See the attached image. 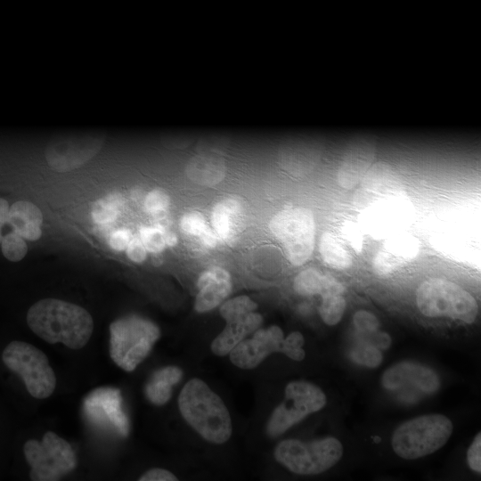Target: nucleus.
Instances as JSON below:
<instances>
[{
  "label": "nucleus",
  "instance_id": "20e7f679",
  "mask_svg": "<svg viewBox=\"0 0 481 481\" xmlns=\"http://www.w3.org/2000/svg\"><path fill=\"white\" fill-rule=\"evenodd\" d=\"M160 337L159 327L151 320L129 314L110 325V355L122 370L133 371L149 355Z\"/></svg>",
  "mask_w": 481,
  "mask_h": 481
},
{
  "label": "nucleus",
  "instance_id": "4c0bfd02",
  "mask_svg": "<svg viewBox=\"0 0 481 481\" xmlns=\"http://www.w3.org/2000/svg\"><path fill=\"white\" fill-rule=\"evenodd\" d=\"M126 256L135 263H143L147 257V250L140 237H132L126 249Z\"/></svg>",
  "mask_w": 481,
  "mask_h": 481
},
{
  "label": "nucleus",
  "instance_id": "473e14b6",
  "mask_svg": "<svg viewBox=\"0 0 481 481\" xmlns=\"http://www.w3.org/2000/svg\"><path fill=\"white\" fill-rule=\"evenodd\" d=\"M208 227L209 226L207 224L205 217L199 211L185 213L180 219V228L185 234L188 235L199 237Z\"/></svg>",
  "mask_w": 481,
  "mask_h": 481
},
{
  "label": "nucleus",
  "instance_id": "a19ab883",
  "mask_svg": "<svg viewBox=\"0 0 481 481\" xmlns=\"http://www.w3.org/2000/svg\"><path fill=\"white\" fill-rule=\"evenodd\" d=\"M163 143L168 147H184L188 140L184 135L167 134L162 136Z\"/></svg>",
  "mask_w": 481,
  "mask_h": 481
},
{
  "label": "nucleus",
  "instance_id": "9b49d317",
  "mask_svg": "<svg viewBox=\"0 0 481 481\" xmlns=\"http://www.w3.org/2000/svg\"><path fill=\"white\" fill-rule=\"evenodd\" d=\"M327 403L323 391L306 380H293L284 390V400L272 412L266 426L267 435L276 437L306 416L320 411Z\"/></svg>",
  "mask_w": 481,
  "mask_h": 481
},
{
  "label": "nucleus",
  "instance_id": "5701e85b",
  "mask_svg": "<svg viewBox=\"0 0 481 481\" xmlns=\"http://www.w3.org/2000/svg\"><path fill=\"white\" fill-rule=\"evenodd\" d=\"M185 172L200 184H215L224 177L225 163L218 153L200 152L188 161Z\"/></svg>",
  "mask_w": 481,
  "mask_h": 481
},
{
  "label": "nucleus",
  "instance_id": "f3484780",
  "mask_svg": "<svg viewBox=\"0 0 481 481\" xmlns=\"http://www.w3.org/2000/svg\"><path fill=\"white\" fill-rule=\"evenodd\" d=\"M242 206L234 198L218 201L211 212V224L218 240L232 244L241 231Z\"/></svg>",
  "mask_w": 481,
  "mask_h": 481
},
{
  "label": "nucleus",
  "instance_id": "f704fd0d",
  "mask_svg": "<svg viewBox=\"0 0 481 481\" xmlns=\"http://www.w3.org/2000/svg\"><path fill=\"white\" fill-rule=\"evenodd\" d=\"M353 323L356 332H366L378 330L379 322L378 318L370 311L358 310L353 316Z\"/></svg>",
  "mask_w": 481,
  "mask_h": 481
},
{
  "label": "nucleus",
  "instance_id": "f8f14e48",
  "mask_svg": "<svg viewBox=\"0 0 481 481\" xmlns=\"http://www.w3.org/2000/svg\"><path fill=\"white\" fill-rule=\"evenodd\" d=\"M381 383L387 391L413 397L435 394L441 386L440 378L433 369L411 361L389 367L383 373Z\"/></svg>",
  "mask_w": 481,
  "mask_h": 481
},
{
  "label": "nucleus",
  "instance_id": "a878e982",
  "mask_svg": "<svg viewBox=\"0 0 481 481\" xmlns=\"http://www.w3.org/2000/svg\"><path fill=\"white\" fill-rule=\"evenodd\" d=\"M257 304L249 297L242 295L222 303L219 313L226 322L237 321L246 314L256 311Z\"/></svg>",
  "mask_w": 481,
  "mask_h": 481
},
{
  "label": "nucleus",
  "instance_id": "7ed1b4c3",
  "mask_svg": "<svg viewBox=\"0 0 481 481\" xmlns=\"http://www.w3.org/2000/svg\"><path fill=\"white\" fill-rule=\"evenodd\" d=\"M1 363L8 372L20 379L34 398L45 399L54 391L56 378L47 356L32 344L12 339L0 353Z\"/></svg>",
  "mask_w": 481,
  "mask_h": 481
},
{
  "label": "nucleus",
  "instance_id": "4be33fe9",
  "mask_svg": "<svg viewBox=\"0 0 481 481\" xmlns=\"http://www.w3.org/2000/svg\"><path fill=\"white\" fill-rule=\"evenodd\" d=\"M293 288L302 296L342 295L345 291L344 286L337 279L314 268L301 271L294 279Z\"/></svg>",
  "mask_w": 481,
  "mask_h": 481
},
{
  "label": "nucleus",
  "instance_id": "f03ea898",
  "mask_svg": "<svg viewBox=\"0 0 481 481\" xmlns=\"http://www.w3.org/2000/svg\"><path fill=\"white\" fill-rule=\"evenodd\" d=\"M184 420L204 439L224 444L232 433L229 411L222 398L198 378L188 380L178 396Z\"/></svg>",
  "mask_w": 481,
  "mask_h": 481
},
{
  "label": "nucleus",
  "instance_id": "9d476101",
  "mask_svg": "<svg viewBox=\"0 0 481 481\" xmlns=\"http://www.w3.org/2000/svg\"><path fill=\"white\" fill-rule=\"evenodd\" d=\"M106 134L100 130L67 131L55 134L48 142L45 156L57 172L78 168L102 148Z\"/></svg>",
  "mask_w": 481,
  "mask_h": 481
},
{
  "label": "nucleus",
  "instance_id": "6ab92c4d",
  "mask_svg": "<svg viewBox=\"0 0 481 481\" xmlns=\"http://www.w3.org/2000/svg\"><path fill=\"white\" fill-rule=\"evenodd\" d=\"M320 147L308 140H292L280 151L282 167L293 173H306L311 170L320 159Z\"/></svg>",
  "mask_w": 481,
  "mask_h": 481
},
{
  "label": "nucleus",
  "instance_id": "c85d7f7f",
  "mask_svg": "<svg viewBox=\"0 0 481 481\" xmlns=\"http://www.w3.org/2000/svg\"><path fill=\"white\" fill-rule=\"evenodd\" d=\"M350 357L357 364L368 368L378 367L383 359L380 349L360 340L352 348Z\"/></svg>",
  "mask_w": 481,
  "mask_h": 481
},
{
  "label": "nucleus",
  "instance_id": "412c9836",
  "mask_svg": "<svg viewBox=\"0 0 481 481\" xmlns=\"http://www.w3.org/2000/svg\"><path fill=\"white\" fill-rule=\"evenodd\" d=\"M43 216L40 209L27 200L14 202L9 211L8 223L14 232L29 240H37L41 237Z\"/></svg>",
  "mask_w": 481,
  "mask_h": 481
},
{
  "label": "nucleus",
  "instance_id": "7c9ffc66",
  "mask_svg": "<svg viewBox=\"0 0 481 481\" xmlns=\"http://www.w3.org/2000/svg\"><path fill=\"white\" fill-rule=\"evenodd\" d=\"M170 205V197L161 188L151 190L145 197L144 210L153 216L167 213Z\"/></svg>",
  "mask_w": 481,
  "mask_h": 481
},
{
  "label": "nucleus",
  "instance_id": "ddd939ff",
  "mask_svg": "<svg viewBox=\"0 0 481 481\" xmlns=\"http://www.w3.org/2000/svg\"><path fill=\"white\" fill-rule=\"evenodd\" d=\"M83 409L94 424L110 428L122 436L129 433V420L122 407L120 391L113 387H100L84 400Z\"/></svg>",
  "mask_w": 481,
  "mask_h": 481
},
{
  "label": "nucleus",
  "instance_id": "4468645a",
  "mask_svg": "<svg viewBox=\"0 0 481 481\" xmlns=\"http://www.w3.org/2000/svg\"><path fill=\"white\" fill-rule=\"evenodd\" d=\"M283 339V331L277 325L258 328L252 338H244L230 352V360L238 368L252 370L272 353L281 352Z\"/></svg>",
  "mask_w": 481,
  "mask_h": 481
},
{
  "label": "nucleus",
  "instance_id": "ea45409f",
  "mask_svg": "<svg viewBox=\"0 0 481 481\" xmlns=\"http://www.w3.org/2000/svg\"><path fill=\"white\" fill-rule=\"evenodd\" d=\"M140 481H175L177 477L169 470L154 468L145 471L140 477Z\"/></svg>",
  "mask_w": 481,
  "mask_h": 481
},
{
  "label": "nucleus",
  "instance_id": "6e6552de",
  "mask_svg": "<svg viewBox=\"0 0 481 481\" xmlns=\"http://www.w3.org/2000/svg\"><path fill=\"white\" fill-rule=\"evenodd\" d=\"M22 452L33 481H57L77 468L70 444L52 431H47L41 441L27 440Z\"/></svg>",
  "mask_w": 481,
  "mask_h": 481
},
{
  "label": "nucleus",
  "instance_id": "c03bdc74",
  "mask_svg": "<svg viewBox=\"0 0 481 481\" xmlns=\"http://www.w3.org/2000/svg\"><path fill=\"white\" fill-rule=\"evenodd\" d=\"M10 206L8 202L0 198V224L8 223Z\"/></svg>",
  "mask_w": 481,
  "mask_h": 481
},
{
  "label": "nucleus",
  "instance_id": "a211bd4d",
  "mask_svg": "<svg viewBox=\"0 0 481 481\" xmlns=\"http://www.w3.org/2000/svg\"><path fill=\"white\" fill-rule=\"evenodd\" d=\"M262 322L261 314L254 311L237 321L226 322L211 343L212 352L218 356L229 355L241 340L257 330Z\"/></svg>",
  "mask_w": 481,
  "mask_h": 481
},
{
  "label": "nucleus",
  "instance_id": "0eeeda50",
  "mask_svg": "<svg viewBox=\"0 0 481 481\" xmlns=\"http://www.w3.org/2000/svg\"><path fill=\"white\" fill-rule=\"evenodd\" d=\"M342 455V444L333 436L311 442L285 439L274 449L275 460L298 475L322 473L333 467Z\"/></svg>",
  "mask_w": 481,
  "mask_h": 481
},
{
  "label": "nucleus",
  "instance_id": "aec40b11",
  "mask_svg": "<svg viewBox=\"0 0 481 481\" xmlns=\"http://www.w3.org/2000/svg\"><path fill=\"white\" fill-rule=\"evenodd\" d=\"M412 240L387 241L372 260L373 272L379 276H387L414 257Z\"/></svg>",
  "mask_w": 481,
  "mask_h": 481
},
{
  "label": "nucleus",
  "instance_id": "c9c22d12",
  "mask_svg": "<svg viewBox=\"0 0 481 481\" xmlns=\"http://www.w3.org/2000/svg\"><path fill=\"white\" fill-rule=\"evenodd\" d=\"M360 341L368 343L379 349H387L392 342L389 334L380 331L379 329L366 332H357Z\"/></svg>",
  "mask_w": 481,
  "mask_h": 481
},
{
  "label": "nucleus",
  "instance_id": "bb28decb",
  "mask_svg": "<svg viewBox=\"0 0 481 481\" xmlns=\"http://www.w3.org/2000/svg\"><path fill=\"white\" fill-rule=\"evenodd\" d=\"M319 307L320 316L322 321L330 326L340 322L346 310V302L342 295L331 294L322 297Z\"/></svg>",
  "mask_w": 481,
  "mask_h": 481
},
{
  "label": "nucleus",
  "instance_id": "39448f33",
  "mask_svg": "<svg viewBox=\"0 0 481 481\" xmlns=\"http://www.w3.org/2000/svg\"><path fill=\"white\" fill-rule=\"evenodd\" d=\"M452 432V423L444 415L425 414L409 420L394 431L391 445L401 458L414 460L431 454L444 446Z\"/></svg>",
  "mask_w": 481,
  "mask_h": 481
},
{
  "label": "nucleus",
  "instance_id": "1a4fd4ad",
  "mask_svg": "<svg viewBox=\"0 0 481 481\" xmlns=\"http://www.w3.org/2000/svg\"><path fill=\"white\" fill-rule=\"evenodd\" d=\"M269 228L290 264L302 265L310 258L315 237V222L310 209L303 207L282 209L273 216Z\"/></svg>",
  "mask_w": 481,
  "mask_h": 481
},
{
  "label": "nucleus",
  "instance_id": "dca6fc26",
  "mask_svg": "<svg viewBox=\"0 0 481 481\" xmlns=\"http://www.w3.org/2000/svg\"><path fill=\"white\" fill-rule=\"evenodd\" d=\"M197 293L194 309L198 313L208 312L219 305L231 294L232 278L229 272L215 266L204 271L197 281Z\"/></svg>",
  "mask_w": 481,
  "mask_h": 481
},
{
  "label": "nucleus",
  "instance_id": "72a5a7b5",
  "mask_svg": "<svg viewBox=\"0 0 481 481\" xmlns=\"http://www.w3.org/2000/svg\"><path fill=\"white\" fill-rule=\"evenodd\" d=\"M305 339L302 333L293 331L284 338L281 353L294 361L300 362L306 356L305 350L303 349Z\"/></svg>",
  "mask_w": 481,
  "mask_h": 481
},
{
  "label": "nucleus",
  "instance_id": "c756f323",
  "mask_svg": "<svg viewBox=\"0 0 481 481\" xmlns=\"http://www.w3.org/2000/svg\"><path fill=\"white\" fill-rule=\"evenodd\" d=\"M1 241L3 255L12 262L21 260L28 252L24 238L14 231L4 236Z\"/></svg>",
  "mask_w": 481,
  "mask_h": 481
},
{
  "label": "nucleus",
  "instance_id": "37998d69",
  "mask_svg": "<svg viewBox=\"0 0 481 481\" xmlns=\"http://www.w3.org/2000/svg\"><path fill=\"white\" fill-rule=\"evenodd\" d=\"M155 226H157L158 228H159L162 231L167 246L174 247L175 245H176V243H177V236L175 235V233L174 232H172L168 228V226L167 227L158 226V225H155Z\"/></svg>",
  "mask_w": 481,
  "mask_h": 481
},
{
  "label": "nucleus",
  "instance_id": "79ce46f5",
  "mask_svg": "<svg viewBox=\"0 0 481 481\" xmlns=\"http://www.w3.org/2000/svg\"><path fill=\"white\" fill-rule=\"evenodd\" d=\"M199 239L206 247L210 249L215 248L218 240L214 230L210 226L199 236Z\"/></svg>",
  "mask_w": 481,
  "mask_h": 481
},
{
  "label": "nucleus",
  "instance_id": "b1692460",
  "mask_svg": "<svg viewBox=\"0 0 481 481\" xmlns=\"http://www.w3.org/2000/svg\"><path fill=\"white\" fill-rule=\"evenodd\" d=\"M182 377L183 371L173 365L156 371L145 386L146 397L155 405L167 404L172 395V387L177 384Z\"/></svg>",
  "mask_w": 481,
  "mask_h": 481
},
{
  "label": "nucleus",
  "instance_id": "58836bf2",
  "mask_svg": "<svg viewBox=\"0 0 481 481\" xmlns=\"http://www.w3.org/2000/svg\"><path fill=\"white\" fill-rule=\"evenodd\" d=\"M132 239L131 232L127 229H119L114 231L109 240L111 249L117 251L125 250Z\"/></svg>",
  "mask_w": 481,
  "mask_h": 481
},
{
  "label": "nucleus",
  "instance_id": "a18cd8bd",
  "mask_svg": "<svg viewBox=\"0 0 481 481\" xmlns=\"http://www.w3.org/2000/svg\"><path fill=\"white\" fill-rule=\"evenodd\" d=\"M0 241H1V233H0Z\"/></svg>",
  "mask_w": 481,
  "mask_h": 481
},
{
  "label": "nucleus",
  "instance_id": "f257e3e1",
  "mask_svg": "<svg viewBox=\"0 0 481 481\" xmlns=\"http://www.w3.org/2000/svg\"><path fill=\"white\" fill-rule=\"evenodd\" d=\"M29 329L50 344L62 343L79 349L89 341L94 320L85 308L57 298H44L33 304L27 312Z\"/></svg>",
  "mask_w": 481,
  "mask_h": 481
},
{
  "label": "nucleus",
  "instance_id": "2eb2a0df",
  "mask_svg": "<svg viewBox=\"0 0 481 481\" xmlns=\"http://www.w3.org/2000/svg\"><path fill=\"white\" fill-rule=\"evenodd\" d=\"M375 156L376 142L371 135H359L352 138L338 168V184L345 189L356 186L373 165Z\"/></svg>",
  "mask_w": 481,
  "mask_h": 481
},
{
  "label": "nucleus",
  "instance_id": "cd10ccee",
  "mask_svg": "<svg viewBox=\"0 0 481 481\" xmlns=\"http://www.w3.org/2000/svg\"><path fill=\"white\" fill-rule=\"evenodd\" d=\"M120 198L118 195H110L109 198L96 200L92 208V217L97 224H108L116 220L120 206Z\"/></svg>",
  "mask_w": 481,
  "mask_h": 481
},
{
  "label": "nucleus",
  "instance_id": "423d86ee",
  "mask_svg": "<svg viewBox=\"0 0 481 481\" xmlns=\"http://www.w3.org/2000/svg\"><path fill=\"white\" fill-rule=\"evenodd\" d=\"M420 312L428 317H450L472 323L478 312L476 299L458 284L432 278L420 284L416 292Z\"/></svg>",
  "mask_w": 481,
  "mask_h": 481
},
{
  "label": "nucleus",
  "instance_id": "e433bc0d",
  "mask_svg": "<svg viewBox=\"0 0 481 481\" xmlns=\"http://www.w3.org/2000/svg\"><path fill=\"white\" fill-rule=\"evenodd\" d=\"M481 435L480 433L477 434L474 440L472 441L468 452H467V461L469 468L476 472L481 471Z\"/></svg>",
  "mask_w": 481,
  "mask_h": 481
},
{
  "label": "nucleus",
  "instance_id": "393cba45",
  "mask_svg": "<svg viewBox=\"0 0 481 481\" xmlns=\"http://www.w3.org/2000/svg\"><path fill=\"white\" fill-rule=\"evenodd\" d=\"M322 260L330 266L343 270L351 266L353 260L343 242L331 232H324L319 241Z\"/></svg>",
  "mask_w": 481,
  "mask_h": 481
},
{
  "label": "nucleus",
  "instance_id": "2f4dec72",
  "mask_svg": "<svg viewBox=\"0 0 481 481\" xmlns=\"http://www.w3.org/2000/svg\"><path fill=\"white\" fill-rule=\"evenodd\" d=\"M139 237L150 252L159 253L167 247L162 231L155 225L142 227Z\"/></svg>",
  "mask_w": 481,
  "mask_h": 481
}]
</instances>
